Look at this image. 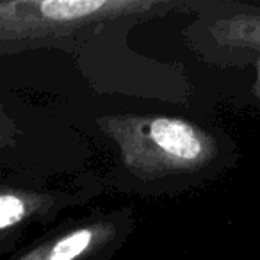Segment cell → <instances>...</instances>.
I'll use <instances>...</instances> for the list:
<instances>
[{"label":"cell","mask_w":260,"mask_h":260,"mask_svg":"<svg viewBox=\"0 0 260 260\" xmlns=\"http://www.w3.org/2000/svg\"><path fill=\"white\" fill-rule=\"evenodd\" d=\"M96 125L114 148L125 182L136 191H162L203 180L219 170L226 155L216 132L184 118L107 114Z\"/></svg>","instance_id":"cell-1"},{"label":"cell","mask_w":260,"mask_h":260,"mask_svg":"<svg viewBox=\"0 0 260 260\" xmlns=\"http://www.w3.org/2000/svg\"><path fill=\"white\" fill-rule=\"evenodd\" d=\"M170 8L155 0H0V55L77 43L109 23Z\"/></svg>","instance_id":"cell-2"},{"label":"cell","mask_w":260,"mask_h":260,"mask_svg":"<svg viewBox=\"0 0 260 260\" xmlns=\"http://www.w3.org/2000/svg\"><path fill=\"white\" fill-rule=\"evenodd\" d=\"M134 226L132 209L93 210L45 232L8 260H111Z\"/></svg>","instance_id":"cell-3"},{"label":"cell","mask_w":260,"mask_h":260,"mask_svg":"<svg viewBox=\"0 0 260 260\" xmlns=\"http://www.w3.org/2000/svg\"><path fill=\"white\" fill-rule=\"evenodd\" d=\"M93 189L70 192L23 185H0V242H11L36 224H47L64 209L86 202Z\"/></svg>","instance_id":"cell-4"},{"label":"cell","mask_w":260,"mask_h":260,"mask_svg":"<svg viewBox=\"0 0 260 260\" xmlns=\"http://www.w3.org/2000/svg\"><path fill=\"white\" fill-rule=\"evenodd\" d=\"M205 32L219 57H246L256 70V94L260 96V9H244L207 22Z\"/></svg>","instance_id":"cell-5"},{"label":"cell","mask_w":260,"mask_h":260,"mask_svg":"<svg viewBox=\"0 0 260 260\" xmlns=\"http://www.w3.org/2000/svg\"><path fill=\"white\" fill-rule=\"evenodd\" d=\"M18 138V126L15 119L0 107V150L9 148L16 143Z\"/></svg>","instance_id":"cell-6"}]
</instances>
